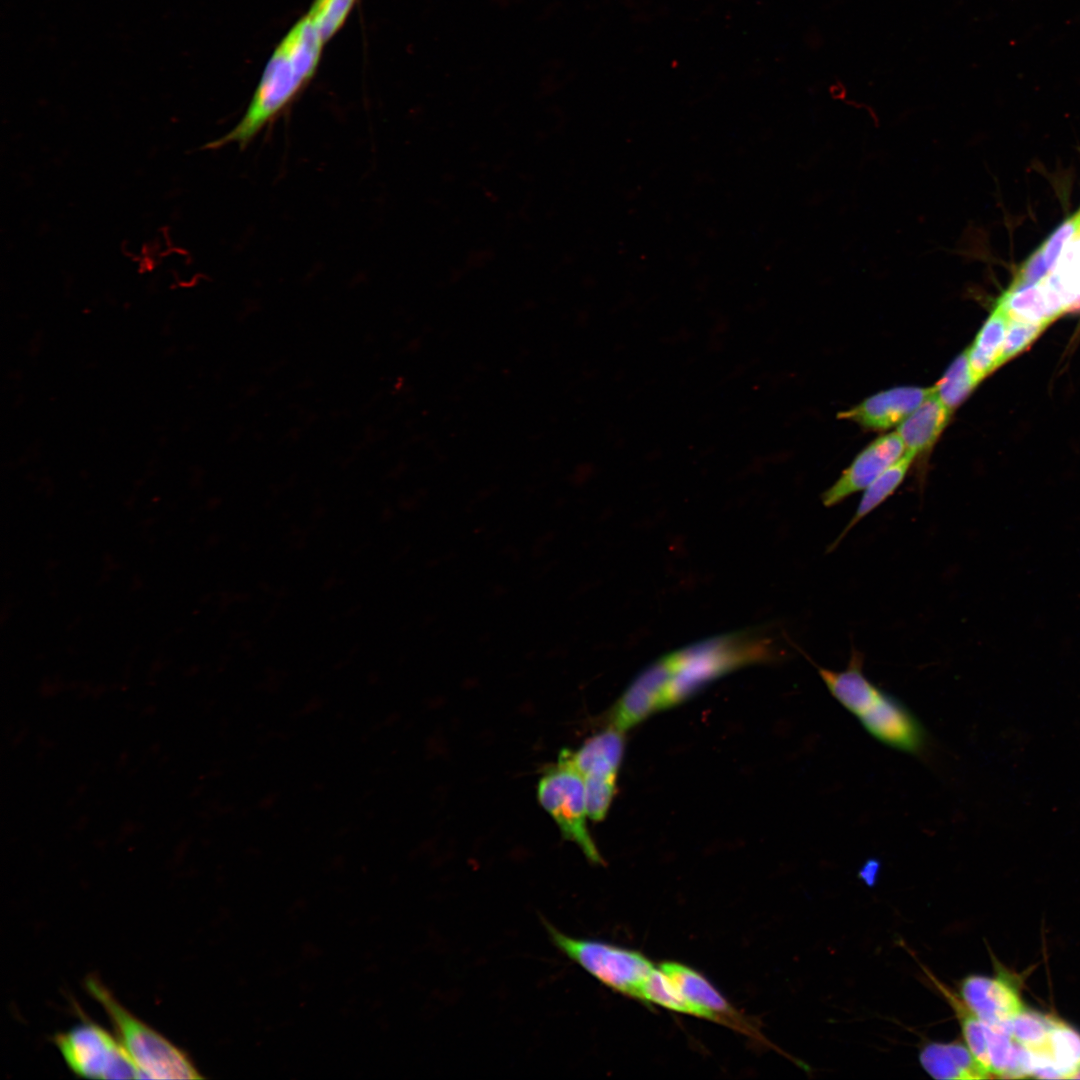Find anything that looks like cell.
<instances>
[{
  "label": "cell",
  "mask_w": 1080,
  "mask_h": 1080,
  "mask_svg": "<svg viewBox=\"0 0 1080 1080\" xmlns=\"http://www.w3.org/2000/svg\"><path fill=\"white\" fill-rule=\"evenodd\" d=\"M1066 1079H1080V1061L1069 1072V1074L1066 1076Z\"/></svg>",
  "instance_id": "27"
},
{
  "label": "cell",
  "mask_w": 1080,
  "mask_h": 1080,
  "mask_svg": "<svg viewBox=\"0 0 1080 1080\" xmlns=\"http://www.w3.org/2000/svg\"><path fill=\"white\" fill-rule=\"evenodd\" d=\"M997 303L1004 307L1010 319L1046 325L1054 320L1048 307L1044 284L1006 290Z\"/></svg>",
  "instance_id": "17"
},
{
  "label": "cell",
  "mask_w": 1080,
  "mask_h": 1080,
  "mask_svg": "<svg viewBox=\"0 0 1080 1080\" xmlns=\"http://www.w3.org/2000/svg\"><path fill=\"white\" fill-rule=\"evenodd\" d=\"M588 817L605 818L616 791V778H583Z\"/></svg>",
  "instance_id": "24"
},
{
  "label": "cell",
  "mask_w": 1080,
  "mask_h": 1080,
  "mask_svg": "<svg viewBox=\"0 0 1080 1080\" xmlns=\"http://www.w3.org/2000/svg\"><path fill=\"white\" fill-rule=\"evenodd\" d=\"M86 987L106 1011L142 1078H202L184 1051L127 1010L96 977H88Z\"/></svg>",
  "instance_id": "4"
},
{
  "label": "cell",
  "mask_w": 1080,
  "mask_h": 1080,
  "mask_svg": "<svg viewBox=\"0 0 1080 1080\" xmlns=\"http://www.w3.org/2000/svg\"><path fill=\"white\" fill-rule=\"evenodd\" d=\"M552 944L609 989L638 999L642 985L655 969L642 953L611 943L571 937L544 921Z\"/></svg>",
  "instance_id": "5"
},
{
  "label": "cell",
  "mask_w": 1080,
  "mask_h": 1080,
  "mask_svg": "<svg viewBox=\"0 0 1080 1080\" xmlns=\"http://www.w3.org/2000/svg\"><path fill=\"white\" fill-rule=\"evenodd\" d=\"M537 795L562 836L574 842L590 862L602 864V857L586 824L588 813L584 779L574 765L570 749L562 750L557 763L544 770L538 782Z\"/></svg>",
  "instance_id": "6"
},
{
  "label": "cell",
  "mask_w": 1080,
  "mask_h": 1080,
  "mask_svg": "<svg viewBox=\"0 0 1080 1080\" xmlns=\"http://www.w3.org/2000/svg\"><path fill=\"white\" fill-rule=\"evenodd\" d=\"M924 1070L939 1080H972L991 1078V1074L974 1057L966 1044L959 1041L929 1042L920 1051Z\"/></svg>",
  "instance_id": "12"
},
{
  "label": "cell",
  "mask_w": 1080,
  "mask_h": 1080,
  "mask_svg": "<svg viewBox=\"0 0 1080 1080\" xmlns=\"http://www.w3.org/2000/svg\"><path fill=\"white\" fill-rule=\"evenodd\" d=\"M771 641L759 631L719 635L657 660L663 682L661 710L682 702L710 681L741 666L773 657Z\"/></svg>",
  "instance_id": "3"
},
{
  "label": "cell",
  "mask_w": 1080,
  "mask_h": 1080,
  "mask_svg": "<svg viewBox=\"0 0 1080 1080\" xmlns=\"http://www.w3.org/2000/svg\"><path fill=\"white\" fill-rule=\"evenodd\" d=\"M915 456L906 452L876 477L864 490L859 505L835 544L842 539L862 518L882 504L904 480Z\"/></svg>",
  "instance_id": "16"
},
{
  "label": "cell",
  "mask_w": 1080,
  "mask_h": 1080,
  "mask_svg": "<svg viewBox=\"0 0 1080 1080\" xmlns=\"http://www.w3.org/2000/svg\"><path fill=\"white\" fill-rule=\"evenodd\" d=\"M1055 1018L1024 1009L1011 1022L1009 1034L1026 1050L1039 1055L1044 1050Z\"/></svg>",
  "instance_id": "21"
},
{
  "label": "cell",
  "mask_w": 1080,
  "mask_h": 1080,
  "mask_svg": "<svg viewBox=\"0 0 1080 1080\" xmlns=\"http://www.w3.org/2000/svg\"><path fill=\"white\" fill-rule=\"evenodd\" d=\"M1009 321L1007 311L1001 304L996 303L974 342L966 349L970 370L977 385L1000 366V352Z\"/></svg>",
  "instance_id": "15"
},
{
  "label": "cell",
  "mask_w": 1080,
  "mask_h": 1080,
  "mask_svg": "<svg viewBox=\"0 0 1080 1080\" xmlns=\"http://www.w3.org/2000/svg\"><path fill=\"white\" fill-rule=\"evenodd\" d=\"M357 0H314L307 16L324 43L343 26Z\"/></svg>",
  "instance_id": "22"
},
{
  "label": "cell",
  "mask_w": 1080,
  "mask_h": 1080,
  "mask_svg": "<svg viewBox=\"0 0 1080 1080\" xmlns=\"http://www.w3.org/2000/svg\"><path fill=\"white\" fill-rule=\"evenodd\" d=\"M960 998L979 1019L1008 1034L1013 1019L1025 1009L1016 989L1000 977H966Z\"/></svg>",
  "instance_id": "9"
},
{
  "label": "cell",
  "mask_w": 1080,
  "mask_h": 1080,
  "mask_svg": "<svg viewBox=\"0 0 1080 1080\" xmlns=\"http://www.w3.org/2000/svg\"><path fill=\"white\" fill-rule=\"evenodd\" d=\"M324 44L307 15L297 21L273 51L239 122L201 149L214 150L231 143L237 144L241 150L245 149L294 102L311 81Z\"/></svg>",
  "instance_id": "1"
},
{
  "label": "cell",
  "mask_w": 1080,
  "mask_h": 1080,
  "mask_svg": "<svg viewBox=\"0 0 1080 1080\" xmlns=\"http://www.w3.org/2000/svg\"><path fill=\"white\" fill-rule=\"evenodd\" d=\"M862 666V654L853 650L844 670L818 667V673L832 696L872 737L894 749L919 754L927 740L923 725L898 698L872 683Z\"/></svg>",
  "instance_id": "2"
},
{
  "label": "cell",
  "mask_w": 1080,
  "mask_h": 1080,
  "mask_svg": "<svg viewBox=\"0 0 1080 1080\" xmlns=\"http://www.w3.org/2000/svg\"><path fill=\"white\" fill-rule=\"evenodd\" d=\"M1035 1056L1052 1067L1060 1078L1066 1079L1080 1061V1035L1055 1019L1044 1050Z\"/></svg>",
  "instance_id": "18"
},
{
  "label": "cell",
  "mask_w": 1080,
  "mask_h": 1080,
  "mask_svg": "<svg viewBox=\"0 0 1080 1080\" xmlns=\"http://www.w3.org/2000/svg\"><path fill=\"white\" fill-rule=\"evenodd\" d=\"M1080 228V209L1068 217L1057 229L1048 237V239L1041 244L1043 247L1044 258L1047 268L1052 271L1057 261L1061 256V252L1064 244L1075 234Z\"/></svg>",
  "instance_id": "25"
},
{
  "label": "cell",
  "mask_w": 1080,
  "mask_h": 1080,
  "mask_svg": "<svg viewBox=\"0 0 1080 1080\" xmlns=\"http://www.w3.org/2000/svg\"><path fill=\"white\" fill-rule=\"evenodd\" d=\"M1047 326L1043 323L1010 319L1000 352L999 365L1025 350Z\"/></svg>",
  "instance_id": "23"
},
{
  "label": "cell",
  "mask_w": 1080,
  "mask_h": 1080,
  "mask_svg": "<svg viewBox=\"0 0 1080 1080\" xmlns=\"http://www.w3.org/2000/svg\"><path fill=\"white\" fill-rule=\"evenodd\" d=\"M680 994L700 1012L701 1018L745 1031L749 1027L721 993L699 972L677 962L659 965Z\"/></svg>",
  "instance_id": "11"
},
{
  "label": "cell",
  "mask_w": 1080,
  "mask_h": 1080,
  "mask_svg": "<svg viewBox=\"0 0 1080 1080\" xmlns=\"http://www.w3.org/2000/svg\"><path fill=\"white\" fill-rule=\"evenodd\" d=\"M933 392L934 386L894 387L878 392L851 409L838 413V418L856 422L865 429L884 431L898 426Z\"/></svg>",
  "instance_id": "10"
},
{
  "label": "cell",
  "mask_w": 1080,
  "mask_h": 1080,
  "mask_svg": "<svg viewBox=\"0 0 1080 1080\" xmlns=\"http://www.w3.org/2000/svg\"><path fill=\"white\" fill-rule=\"evenodd\" d=\"M54 1041L67 1066L80 1077L142 1078L140 1070L119 1039H115L95 1023L77 1024L56 1034Z\"/></svg>",
  "instance_id": "7"
},
{
  "label": "cell",
  "mask_w": 1080,
  "mask_h": 1080,
  "mask_svg": "<svg viewBox=\"0 0 1080 1080\" xmlns=\"http://www.w3.org/2000/svg\"><path fill=\"white\" fill-rule=\"evenodd\" d=\"M638 999L675 1012L701 1018L698 1009L680 994L659 967H655L645 980Z\"/></svg>",
  "instance_id": "20"
},
{
  "label": "cell",
  "mask_w": 1080,
  "mask_h": 1080,
  "mask_svg": "<svg viewBox=\"0 0 1080 1080\" xmlns=\"http://www.w3.org/2000/svg\"><path fill=\"white\" fill-rule=\"evenodd\" d=\"M1049 273L1042 245L1038 247L1019 268L1007 290L1037 284Z\"/></svg>",
  "instance_id": "26"
},
{
  "label": "cell",
  "mask_w": 1080,
  "mask_h": 1080,
  "mask_svg": "<svg viewBox=\"0 0 1080 1080\" xmlns=\"http://www.w3.org/2000/svg\"><path fill=\"white\" fill-rule=\"evenodd\" d=\"M905 453L897 432L884 434L865 447L822 495L823 504L832 507L855 492L864 490L876 477Z\"/></svg>",
  "instance_id": "8"
},
{
  "label": "cell",
  "mask_w": 1080,
  "mask_h": 1080,
  "mask_svg": "<svg viewBox=\"0 0 1080 1080\" xmlns=\"http://www.w3.org/2000/svg\"><path fill=\"white\" fill-rule=\"evenodd\" d=\"M952 411L935 392L929 395L897 428L905 451L917 457L928 452L950 421Z\"/></svg>",
  "instance_id": "13"
},
{
  "label": "cell",
  "mask_w": 1080,
  "mask_h": 1080,
  "mask_svg": "<svg viewBox=\"0 0 1080 1080\" xmlns=\"http://www.w3.org/2000/svg\"><path fill=\"white\" fill-rule=\"evenodd\" d=\"M976 386L965 350L949 365L934 388L939 399L953 412Z\"/></svg>",
  "instance_id": "19"
},
{
  "label": "cell",
  "mask_w": 1080,
  "mask_h": 1080,
  "mask_svg": "<svg viewBox=\"0 0 1080 1080\" xmlns=\"http://www.w3.org/2000/svg\"><path fill=\"white\" fill-rule=\"evenodd\" d=\"M622 731L610 727L571 750L575 767L583 778H617L624 753Z\"/></svg>",
  "instance_id": "14"
}]
</instances>
